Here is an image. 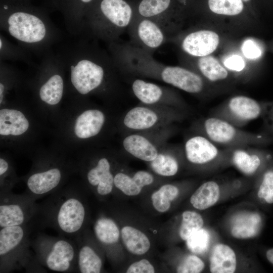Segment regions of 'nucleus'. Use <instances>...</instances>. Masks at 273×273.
Instances as JSON below:
<instances>
[{"mask_svg":"<svg viewBox=\"0 0 273 273\" xmlns=\"http://www.w3.org/2000/svg\"><path fill=\"white\" fill-rule=\"evenodd\" d=\"M264 120L265 128L263 133L273 140V102H271L267 110L263 117Z\"/></svg>","mask_w":273,"mask_h":273,"instance_id":"nucleus-42","label":"nucleus"},{"mask_svg":"<svg viewBox=\"0 0 273 273\" xmlns=\"http://www.w3.org/2000/svg\"><path fill=\"white\" fill-rule=\"evenodd\" d=\"M1 29L30 53L43 56L61 40L59 29L44 12L16 0L1 6Z\"/></svg>","mask_w":273,"mask_h":273,"instance_id":"nucleus-1","label":"nucleus"},{"mask_svg":"<svg viewBox=\"0 0 273 273\" xmlns=\"http://www.w3.org/2000/svg\"><path fill=\"white\" fill-rule=\"evenodd\" d=\"M243 1H244V2H246L249 1L250 0H243Z\"/></svg>","mask_w":273,"mask_h":273,"instance_id":"nucleus-46","label":"nucleus"},{"mask_svg":"<svg viewBox=\"0 0 273 273\" xmlns=\"http://www.w3.org/2000/svg\"><path fill=\"white\" fill-rule=\"evenodd\" d=\"M61 45L60 55L69 72L73 88L85 95L101 88L116 67L110 55L96 43L84 37Z\"/></svg>","mask_w":273,"mask_h":273,"instance_id":"nucleus-2","label":"nucleus"},{"mask_svg":"<svg viewBox=\"0 0 273 273\" xmlns=\"http://www.w3.org/2000/svg\"><path fill=\"white\" fill-rule=\"evenodd\" d=\"M203 219L199 213L186 211L182 214V221L179 229V236L183 240H187L203 225Z\"/></svg>","mask_w":273,"mask_h":273,"instance_id":"nucleus-33","label":"nucleus"},{"mask_svg":"<svg viewBox=\"0 0 273 273\" xmlns=\"http://www.w3.org/2000/svg\"><path fill=\"white\" fill-rule=\"evenodd\" d=\"M220 188L214 181H208L201 185L190 198L193 206L199 210H205L214 205L218 200Z\"/></svg>","mask_w":273,"mask_h":273,"instance_id":"nucleus-24","label":"nucleus"},{"mask_svg":"<svg viewBox=\"0 0 273 273\" xmlns=\"http://www.w3.org/2000/svg\"><path fill=\"white\" fill-rule=\"evenodd\" d=\"M219 42L218 35L214 31L201 30L187 34L181 42L182 50L189 55L202 57L212 53Z\"/></svg>","mask_w":273,"mask_h":273,"instance_id":"nucleus-13","label":"nucleus"},{"mask_svg":"<svg viewBox=\"0 0 273 273\" xmlns=\"http://www.w3.org/2000/svg\"><path fill=\"white\" fill-rule=\"evenodd\" d=\"M224 65L232 71L240 72L243 70L245 64L243 58L239 55H235L226 58Z\"/></svg>","mask_w":273,"mask_h":273,"instance_id":"nucleus-41","label":"nucleus"},{"mask_svg":"<svg viewBox=\"0 0 273 273\" xmlns=\"http://www.w3.org/2000/svg\"><path fill=\"white\" fill-rule=\"evenodd\" d=\"M203 261L194 255L187 256L178 265L176 271L178 273H199L204 268Z\"/></svg>","mask_w":273,"mask_h":273,"instance_id":"nucleus-38","label":"nucleus"},{"mask_svg":"<svg viewBox=\"0 0 273 273\" xmlns=\"http://www.w3.org/2000/svg\"><path fill=\"white\" fill-rule=\"evenodd\" d=\"M86 177L89 184L96 187L100 196H106L111 193L114 186V176L110 171V164L107 158H101L97 165L87 172Z\"/></svg>","mask_w":273,"mask_h":273,"instance_id":"nucleus-16","label":"nucleus"},{"mask_svg":"<svg viewBox=\"0 0 273 273\" xmlns=\"http://www.w3.org/2000/svg\"><path fill=\"white\" fill-rule=\"evenodd\" d=\"M270 103L259 102L247 96H237L214 108L211 116L241 128L252 120L263 117Z\"/></svg>","mask_w":273,"mask_h":273,"instance_id":"nucleus-8","label":"nucleus"},{"mask_svg":"<svg viewBox=\"0 0 273 273\" xmlns=\"http://www.w3.org/2000/svg\"><path fill=\"white\" fill-rule=\"evenodd\" d=\"M128 32L133 45L151 53L167 40V31L156 22L134 16Z\"/></svg>","mask_w":273,"mask_h":273,"instance_id":"nucleus-10","label":"nucleus"},{"mask_svg":"<svg viewBox=\"0 0 273 273\" xmlns=\"http://www.w3.org/2000/svg\"><path fill=\"white\" fill-rule=\"evenodd\" d=\"M237 267L236 256L229 246L215 245L210 257V270L212 273H233Z\"/></svg>","mask_w":273,"mask_h":273,"instance_id":"nucleus-19","label":"nucleus"},{"mask_svg":"<svg viewBox=\"0 0 273 273\" xmlns=\"http://www.w3.org/2000/svg\"><path fill=\"white\" fill-rule=\"evenodd\" d=\"M165 83L193 94L202 93L205 87L204 79L200 75L179 66H173Z\"/></svg>","mask_w":273,"mask_h":273,"instance_id":"nucleus-15","label":"nucleus"},{"mask_svg":"<svg viewBox=\"0 0 273 273\" xmlns=\"http://www.w3.org/2000/svg\"><path fill=\"white\" fill-rule=\"evenodd\" d=\"M242 50L244 56L250 59L258 58L262 53L261 48L251 39H248L244 42Z\"/></svg>","mask_w":273,"mask_h":273,"instance_id":"nucleus-39","label":"nucleus"},{"mask_svg":"<svg viewBox=\"0 0 273 273\" xmlns=\"http://www.w3.org/2000/svg\"><path fill=\"white\" fill-rule=\"evenodd\" d=\"M201 134L217 146L225 148L263 147L273 144V140L267 135L242 130L222 119L210 116L199 124Z\"/></svg>","mask_w":273,"mask_h":273,"instance_id":"nucleus-6","label":"nucleus"},{"mask_svg":"<svg viewBox=\"0 0 273 273\" xmlns=\"http://www.w3.org/2000/svg\"><path fill=\"white\" fill-rule=\"evenodd\" d=\"M94 232L98 240L106 245L116 243L120 236L119 230L116 223L106 217H101L96 220Z\"/></svg>","mask_w":273,"mask_h":273,"instance_id":"nucleus-29","label":"nucleus"},{"mask_svg":"<svg viewBox=\"0 0 273 273\" xmlns=\"http://www.w3.org/2000/svg\"><path fill=\"white\" fill-rule=\"evenodd\" d=\"M151 166L157 174L165 176L175 175L178 171L179 165L177 159L168 154H158L151 161Z\"/></svg>","mask_w":273,"mask_h":273,"instance_id":"nucleus-32","label":"nucleus"},{"mask_svg":"<svg viewBox=\"0 0 273 273\" xmlns=\"http://www.w3.org/2000/svg\"><path fill=\"white\" fill-rule=\"evenodd\" d=\"M114 186L128 196H135L142 190L133 178L123 173H118L114 177Z\"/></svg>","mask_w":273,"mask_h":273,"instance_id":"nucleus-36","label":"nucleus"},{"mask_svg":"<svg viewBox=\"0 0 273 273\" xmlns=\"http://www.w3.org/2000/svg\"><path fill=\"white\" fill-rule=\"evenodd\" d=\"M29 123L22 112L15 109L0 111V134L19 135L26 131Z\"/></svg>","mask_w":273,"mask_h":273,"instance_id":"nucleus-21","label":"nucleus"},{"mask_svg":"<svg viewBox=\"0 0 273 273\" xmlns=\"http://www.w3.org/2000/svg\"><path fill=\"white\" fill-rule=\"evenodd\" d=\"M232 222V236L238 239H248L258 234L261 218L257 213L245 212L237 215L233 218Z\"/></svg>","mask_w":273,"mask_h":273,"instance_id":"nucleus-20","label":"nucleus"},{"mask_svg":"<svg viewBox=\"0 0 273 273\" xmlns=\"http://www.w3.org/2000/svg\"><path fill=\"white\" fill-rule=\"evenodd\" d=\"M131 88L137 99L145 104L157 103L166 96V92L159 85L141 79H135Z\"/></svg>","mask_w":273,"mask_h":273,"instance_id":"nucleus-26","label":"nucleus"},{"mask_svg":"<svg viewBox=\"0 0 273 273\" xmlns=\"http://www.w3.org/2000/svg\"><path fill=\"white\" fill-rule=\"evenodd\" d=\"M197 65L201 74L210 82L224 80L229 76L228 71L212 56L199 57Z\"/></svg>","mask_w":273,"mask_h":273,"instance_id":"nucleus-28","label":"nucleus"},{"mask_svg":"<svg viewBox=\"0 0 273 273\" xmlns=\"http://www.w3.org/2000/svg\"><path fill=\"white\" fill-rule=\"evenodd\" d=\"M132 177L142 189L145 186L151 184L154 181L153 176L151 173L143 170L136 172Z\"/></svg>","mask_w":273,"mask_h":273,"instance_id":"nucleus-43","label":"nucleus"},{"mask_svg":"<svg viewBox=\"0 0 273 273\" xmlns=\"http://www.w3.org/2000/svg\"><path fill=\"white\" fill-rule=\"evenodd\" d=\"M39 206L36 215L40 216L42 226H51L63 235L76 238L83 230L87 207L79 192L56 191Z\"/></svg>","mask_w":273,"mask_h":273,"instance_id":"nucleus-4","label":"nucleus"},{"mask_svg":"<svg viewBox=\"0 0 273 273\" xmlns=\"http://www.w3.org/2000/svg\"><path fill=\"white\" fill-rule=\"evenodd\" d=\"M0 194L1 228L27 224L37 214L39 206L29 194Z\"/></svg>","mask_w":273,"mask_h":273,"instance_id":"nucleus-9","label":"nucleus"},{"mask_svg":"<svg viewBox=\"0 0 273 273\" xmlns=\"http://www.w3.org/2000/svg\"><path fill=\"white\" fill-rule=\"evenodd\" d=\"M30 53L20 45L10 41L4 35H0V61H22L33 64Z\"/></svg>","mask_w":273,"mask_h":273,"instance_id":"nucleus-30","label":"nucleus"},{"mask_svg":"<svg viewBox=\"0 0 273 273\" xmlns=\"http://www.w3.org/2000/svg\"><path fill=\"white\" fill-rule=\"evenodd\" d=\"M127 273H154L155 269L147 259H143L131 264L127 269Z\"/></svg>","mask_w":273,"mask_h":273,"instance_id":"nucleus-40","label":"nucleus"},{"mask_svg":"<svg viewBox=\"0 0 273 273\" xmlns=\"http://www.w3.org/2000/svg\"><path fill=\"white\" fill-rule=\"evenodd\" d=\"M224 151L226 160L247 176L255 174L272 158L270 153L258 147L225 148Z\"/></svg>","mask_w":273,"mask_h":273,"instance_id":"nucleus-11","label":"nucleus"},{"mask_svg":"<svg viewBox=\"0 0 273 273\" xmlns=\"http://www.w3.org/2000/svg\"><path fill=\"white\" fill-rule=\"evenodd\" d=\"M178 193V188L174 185L167 184L162 186L152 195L154 207L160 212L167 211L170 208L171 201L177 197Z\"/></svg>","mask_w":273,"mask_h":273,"instance_id":"nucleus-31","label":"nucleus"},{"mask_svg":"<svg viewBox=\"0 0 273 273\" xmlns=\"http://www.w3.org/2000/svg\"><path fill=\"white\" fill-rule=\"evenodd\" d=\"M171 0H142L136 16L152 20L161 25L167 32L171 22L165 14L170 7Z\"/></svg>","mask_w":273,"mask_h":273,"instance_id":"nucleus-18","label":"nucleus"},{"mask_svg":"<svg viewBox=\"0 0 273 273\" xmlns=\"http://www.w3.org/2000/svg\"><path fill=\"white\" fill-rule=\"evenodd\" d=\"M122 241L127 250L135 255H143L150 248L148 238L143 232L132 226H125L121 231Z\"/></svg>","mask_w":273,"mask_h":273,"instance_id":"nucleus-27","label":"nucleus"},{"mask_svg":"<svg viewBox=\"0 0 273 273\" xmlns=\"http://www.w3.org/2000/svg\"><path fill=\"white\" fill-rule=\"evenodd\" d=\"M258 196L269 204L273 203V168L263 172L258 191Z\"/></svg>","mask_w":273,"mask_h":273,"instance_id":"nucleus-37","label":"nucleus"},{"mask_svg":"<svg viewBox=\"0 0 273 273\" xmlns=\"http://www.w3.org/2000/svg\"><path fill=\"white\" fill-rule=\"evenodd\" d=\"M9 168V164L7 161L4 159L1 158L0 159V175L4 174Z\"/></svg>","mask_w":273,"mask_h":273,"instance_id":"nucleus-44","label":"nucleus"},{"mask_svg":"<svg viewBox=\"0 0 273 273\" xmlns=\"http://www.w3.org/2000/svg\"><path fill=\"white\" fill-rule=\"evenodd\" d=\"M30 226L27 223L1 228V272L10 271L32 262L28 249L31 244L29 241Z\"/></svg>","mask_w":273,"mask_h":273,"instance_id":"nucleus-7","label":"nucleus"},{"mask_svg":"<svg viewBox=\"0 0 273 273\" xmlns=\"http://www.w3.org/2000/svg\"><path fill=\"white\" fill-rule=\"evenodd\" d=\"M77 270L81 273H99L103 262L93 248L82 242L78 243Z\"/></svg>","mask_w":273,"mask_h":273,"instance_id":"nucleus-25","label":"nucleus"},{"mask_svg":"<svg viewBox=\"0 0 273 273\" xmlns=\"http://www.w3.org/2000/svg\"><path fill=\"white\" fill-rule=\"evenodd\" d=\"M123 145L128 153L145 161H152L158 154L157 148L149 140L139 134L127 136Z\"/></svg>","mask_w":273,"mask_h":273,"instance_id":"nucleus-22","label":"nucleus"},{"mask_svg":"<svg viewBox=\"0 0 273 273\" xmlns=\"http://www.w3.org/2000/svg\"><path fill=\"white\" fill-rule=\"evenodd\" d=\"M134 16L132 8L124 0L95 2L86 13L80 37L108 43L118 41Z\"/></svg>","mask_w":273,"mask_h":273,"instance_id":"nucleus-3","label":"nucleus"},{"mask_svg":"<svg viewBox=\"0 0 273 273\" xmlns=\"http://www.w3.org/2000/svg\"><path fill=\"white\" fill-rule=\"evenodd\" d=\"M185 154L188 161L198 165H209L219 160H226L224 149L203 134L189 138L184 146Z\"/></svg>","mask_w":273,"mask_h":273,"instance_id":"nucleus-12","label":"nucleus"},{"mask_svg":"<svg viewBox=\"0 0 273 273\" xmlns=\"http://www.w3.org/2000/svg\"><path fill=\"white\" fill-rule=\"evenodd\" d=\"M62 178V173L57 167L34 172L27 179V194L35 200L51 195L57 191Z\"/></svg>","mask_w":273,"mask_h":273,"instance_id":"nucleus-14","label":"nucleus"},{"mask_svg":"<svg viewBox=\"0 0 273 273\" xmlns=\"http://www.w3.org/2000/svg\"><path fill=\"white\" fill-rule=\"evenodd\" d=\"M39 264L57 272H72L77 270L78 248L69 240L38 234L31 242Z\"/></svg>","mask_w":273,"mask_h":273,"instance_id":"nucleus-5","label":"nucleus"},{"mask_svg":"<svg viewBox=\"0 0 273 273\" xmlns=\"http://www.w3.org/2000/svg\"><path fill=\"white\" fill-rule=\"evenodd\" d=\"M105 122L102 112L97 109L87 110L76 118L74 132L80 139H87L97 135Z\"/></svg>","mask_w":273,"mask_h":273,"instance_id":"nucleus-17","label":"nucleus"},{"mask_svg":"<svg viewBox=\"0 0 273 273\" xmlns=\"http://www.w3.org/2000/svg\"><path fill=\"white\" fill-rule=\"evenodd\" d=\"M186 241L190 251L195 254H202L209 247L210 235L206 230L201 228L192 235Z\"/></svg>","mask_w":273,"mask_h":273,"instance_id":"nucleus-35","label":"nucleus"},{"mask_svg":"<svg viewBox=\"0 0 273 273\" xmlns=\"http://www.w3.org/2000/svg\"><path fill=\"white\" fill-rule=\"evenodd\" d=\"M266 256L267 260L273 264V248L270 249L266 251Z\"/></svg>","mask_w":273,"mask_h":273,"instance_id":"nucleus-45","label":"nucleus"},{"mask_svg":"<svg viewBox=\"0 0 273 273\" xmlns=\"http://www.w3.org/2000/svg\"><path fill=\"white\" fill-rule=\"evenodd\" d=\"M208 6L214 13L228 16L238 15L244 8L242 0H208Z\"/></svg>","mask_w":273,"mask_h":273,"instance_id":"nucleus-34","label":"nucleus"},{"mask_svg":"<svg viewBox=\"0 0 273 273\" xmlns=\"http://www.w3.org/2000/svg\"><path fill=\"white\" fill-rule=\"evenodd\" d=\"M158 119L157 114L152 110L138 106L130 109L125 115L123 123L128 128L144 130L153 126Z\"/></svg>","mask_w":273,"mask_h":273,"instance_id":"nucleus-23","label":"nucleus"}]
</instances>
